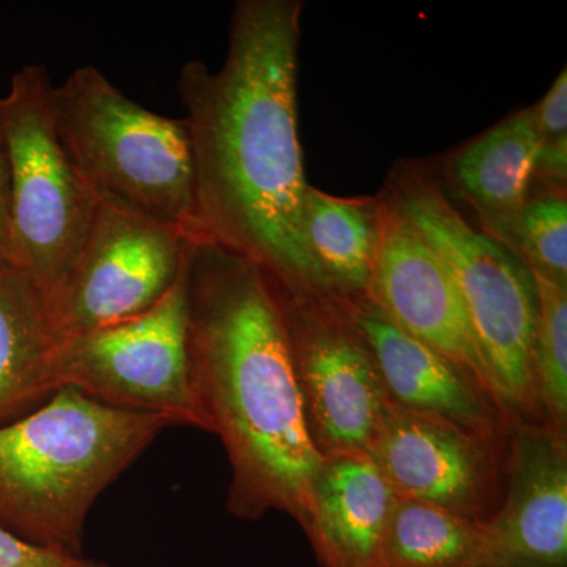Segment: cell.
Segmentation results:
<instances>
[{
    "mask_svg": "<svg viewBox=\"0 0 567 567\" xmlns=\"http://www.w3.org/2000/svg\"><path fill=\"white\" fill-rule=\"evenodd\" d=\"M300 0H240L218 71L182 66L177 87L196 174L203 238L248 257L290 290L338 297L303 229L298 133Z\"/></svg>",
    "mask_w": 567,
    "mask_h": 567,
    "instance_id": "1",
    "label": "cell"
},
{
    "mask_svg": "<svg viewBox=\"0 0 567 567\" xmlns=\"http://www.w3.org/2000/svg\"><path fill=\"white\" fill-rule=\"evenodd\" d=\"M186 284L192 385L229 458L227 509L245 520L279 511L305 532L323 457L306 424L278 284L208 238L194 241Z\"/></svg>",
    "mask_w": 567,
    "mask_h": 567,
    "instance_id": "2",
    "label": "cell"
},
{
    "mask_svg": "<svg viewBox=\"0 0 567 567\" xmlns=\"http://www.w3.org/2000/svg\"><path fill=\"white\" fill-rule=\"evenodd\" d=\"M175 425L62 386L35 412L0 425V525L78 554L96 498Z\"/></svg>",
    "mask_w": 567,
    "mask_h": 567,
    "instance_id": "3",
    "label": "cell"
},
{
    "mask_svg": "<svg viewBox=\"0 0 567 567\" xmlns=\"http://www.w3.org/2000/svg\"><path fill=\"white\" fill-rule=\"evenodd\" d=\"M385 196L424 235L456 279L496 399L513 420H540L535 369L536 282L505 245L473 226L435 175L401 164Z\"/></svg>",
    "mask_w": 567,
    "mask_h": 567,
    "instance_id": "4",
    "label": "cell"
},
{
    "mask_svg": "<svg viewBox=\"0 0 567 567\" xmlns=\"http://www.w3.org/2000/svg\"><path fill=\"white\" fill-rule=\"evenodd\" d=\"M50 104L66 155L99 199L203 238L183 118L145 110L95 66L52 85Z\"/></svg>",
    "mask_w": 567,
    "mask_h": 567,
    "instance_id": "5",
    "label": "cell"
},
{
    "mask_svg": "<svg viewBox=\"0 0 567 567\" xmlns=\"http://www.w3.org/2000/svg\"><path fill=\"white\" fill-rule=\"evenodd\" d=\"M52 85L47 66L25 65L0 99L11 169L10 265L48 298L76 259L99 203L55 132Z\"/></svg>",
    "mask_w": 567,
    "mask_h": 567,
    "instance_id": "6",
    "label": "cell"
},
{
    "mask_svg": "<svg viewBox=\"0 0 567 567\" xmlns=\"http://www.w3.org/2000/svg\"><path fill=\"white\" fill-rule=\"evenodd\" d=\"M186 274L188 262L148 311L61 339L54 354L59 390L76 388L104 405L207 431L189 371Z\"/></svg>",
    "mask_w": 567,
    "mask_h": 567,
    "instance_id": "7",
    "label": "cell"
},
{
    "mask_svg": "<svg viewBox=\"0 0 567 567\" xmlns=\"http://www.w3.org/2000/svg\"><path fill=\"white\" fill-rule=\"evenodd\" d=\"M197 238L99 199L76 259L48 298L59 341L159 303L181 278Z\"/></svg>",
    "mask_w": 567,
    "mask_h": 567,
    "instance_id": "8",
    "label": "cell"
},
{
    "mask_svg": "<svg viewBox=\"0 0 567 567\" xmlns=\"http://www.w3.org/2000/svg\"><path fill=\"white\" fill-rule=\"evenodd\" d=\"M278 284L309 435L320 456L368 453L388 398L344 298Z\"/></svg>",
    "mask_w": 567,
    "mask_h": 567,
    "instance_id": "9",
    "label": "cell"
},
{
    "mask_svg": "<svg viewBox=\"0 0 567 567\" xmlns=\"http://www.w3.org/2000/svg\"><path fill=\"white\" fill-rule=\"evenodd\" d=\"M368 454L399 498L487 522L505 496L507 445L390 401Z\"/></svg>",
    "mask_w": 567,
    "mask_h": 567,
    "instance_id": "10",
    "label": "cell"
},
{
    "mask_svg": "<svg viewBox=\"0 0 567 567\" xmlns=\"http://www.w3.org/2000/svg\"><path fill=\"white\" fill-rule=\"evenodd\" d=\"M380 197L379 251L368 297L405 333L461 365L495 395L456 279L424 235L385 194Z\"/></svg>",
    "mask_w": 567,
    "mask_h": 567,
    "instance_id": "11",
    "label": "cell"
},
{
    "mask_svg": "<svg viewBox=\"0 0 567 567\" xmlns=\"http://www.w3.org/2000/svg\"><path fill=\"white\" fill-rule=\"evenodd\" d=\"M466 567H567V436L513 420L505 496Z\"/></svg>",
    "mask_w": 567,
    "mask_h": 567,
    "instance_id": "12",
    "label": "cell"
},
{
    "mask_svg": "<svg viewBox=\"0 0 567 567\" xmlns=\"http://www.w3.org/2000/svg\"><path fill=\"white\" fill-rule=\"evenodd\" d=\"M344 303L371 350L388 401L507 445L513 417L465 369L405 333L368 295Z\"/></svg>",
    "mask_w": 567,
    "mask_h": 567,
    "instance_id": "13",
    "label": "cell"
},
{
    "mask_svg": "<svg viewBox=\"0 0 567 567\" xmlns=\"http://www.w3.org/2000/svg\"><path fill=\"white\" fill-rule=\"evenodd\" d=\"M395 499L368 453L324 456L305 529L320 567H382Z\"/></svg>",
    "mask_w": 567,
    "mask_h": 567,
    "instance_id": "14",
    "label": "cell"
},
{
    "mask_svg": "<svg viewBox=\"0 0 567 567\" xmlns=\"http://www.w3.org/2000/svg\"><path fill=\"white\" fill-rule=\"evenodd\" d=\"M539 147L535 107H527L496 123L446 162V185L475 213L477 229L502 245L532 194Z\"/></svg>",
    "mask_w": 567,
    "mask_h": 567,
    "instance_id": "15",
    "label": "cell"
},
{
    "mask_svg": "<svg viewBox=\"0 0 567 567\" xmlns=\"http://www.w3.org/2000/svg\"><path fill=\"white\" fill-rule=\"evenodd\" d=\"M58 344L47 295L0 260V425L35 412L59 390Z\"/></svg>",
    "mask_w": 567,
    "mask_h": 567,
    "instance_id": "16",
    "label": "cell"
},
{
    "mask_svg": "<svg viewBox=\"0 0 567 567\" xmlns=\"http://www.w3.org/2000/svg\"><path fill=\"white\" fill-rule=\"evenodd\" d=\"M382 197H338L309 185L303 229L309 252L339 298L368 295L379 251Z\"/></svg>",
    "mask_w": 567,
    "mask_h": 567,
    "instance_id": "17",
    "label": "cell"
},
{
    "mask_svg": "<svg viewBox=\"0 0 567 567\" xmlns=\"http://www.w3.org/2000/svg\"><path fill=\"white\" fill-rule=\"evenodd\" d=\"M484 524L415 499H395L382 567H466Z\"/></svg>",
    "mask_w": 567,
    "mask_h": 567,
    "instance_id": "18",
    "label": "cell"
},
{
    "mask_svg": "<svg viewBox=\"0 0 567 567\" xmlns=\"http://www.w3.org/2000/svg\"><path fill=\"white\" fill-rule=\"evenodd\" d=\"M537 292L535 369L540 420L567 436V287L533 276Z\"/></svg>",
    "mask_w": 567,
    "mask_h": 567,
    "instance_id": "19",
    "label": "cell"
},
{
    "mask_svg": "<svg viewBox=\"0 0 567 567\" xmlns=\"http://www.w3.org/2000/svg\"><path fill=\"white\" fill-rule=\"evenodd\" d=\"M505 246L533 276L567 287L566 192L529 194Z\"/></svg>",
    "mask_w": 567,
    "mask_h": 567,
    "instance_id": "20",
    "label": "cell"
},
{
    "mask_svg": "<svg viewBox=\"0 0 567 567\" xmlns=\"http://www.w3.org/2000/svg\"><path fill=\"white\" fill-rule=\"evenodd\" d=\"M0 567H106L65 548L29 543L0 525Z\"/></svg>",
    "mask_w": 567,
    "mask_h": 567,
    "instance_id": "21",
    "label": "cell"
},
{
    "mask_svg": "<svg viewBox=\"0 0 567 567\" xmlns=\"http://www.w3.org/2000/svg\"><path fill=\"white\" fill-rule=\"evenodd\" d=\"M535 107L540 148L567 147V71L563 70Z\"/></svg>",
    "mask_w": 567,
    "mask_h": 567,
    "instance_id": "22",
    "label": "cell"
},
{
    "mask_svg": "<svg viewBox=\"0 0 567 567\" xmlns=\"http://www.w3.org/2000/svg\"><path fill=\"white\" fill-rule=\"evenodd\" d=\"M11 169L9 145L0 114V260L10 264Z\"/></svg>",
    "mask_w": 567,
    "mask_h": 567,
    "instance_id": "23",
    "label": "cell"
}]
</instances>
